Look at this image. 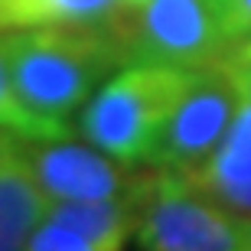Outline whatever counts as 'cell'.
I'll return each instance as SVG.
<instances>
[{"label":"cell","mask_w":251,"mask_h":251,"mask_svg":"<svg viewBox=\"0 0 251 251\" xmlns=\"http://www.w3.org/2000/svg\"><path fill=\"white\" fill-rule=\"evenodd\" d=\"M10 78L20 98L49 121L69 124L98 85L127 62L114 17L101 23H56V26L7 29L3 36Z\"/></svg>","instance_id":"obj_1"},{"label":"cell","mask_w":251,"mask_h":251,"mask_svg":"<svg viewBox=\"0 0 251 251\" xmlns=\"http://www.w3.org/2000/svg\"><path fill=\"white\" fill-rule=\"evenodd\" d=\"M193 69L124 62L78 108V134L127 167H150L157 140L186 92Z\"/></svg>","instance_id":"obj_2"},{"label":"cell","mask_w":251,"mask_h":251,"mask_svg":"<svg viewBox=\"0 0 251 251\" xmlns=\"http://www.w3.org/2000/svg\"><path fill=\"white\" fill-rule=\"evenodd\" d=\"M137 248L150 251H245L242 215L196 189L183 173L157 170L137 186Z\"/></svg>","instance_id":"obj_3"},{"label":"cell","mask_w":251,"mask_h":251,"mask_svg":"<svg viewBox=\"0 0 251 251\" xmlns=\"http://www.w3.org/2000/svg\"><path fill=\"white\" fill-rule=\"evenodd\" d=\"M114 29L127 62L199 69L228 52L215 0H147L134 10H118Z\"/></svg>","instance_id":"obj_4"},{"label":"cell","mask_w":251,"mask_h":251,"mask_svg":"<svg viewBox=\"0 0 251 251\" xmlns=\"http://www.w3.org/2000/svg\"><path fill=\"white\" fill-rule=\"evenodd\" d=\"M238 101H242V85L225 69L222 59L193 69L186 92L179 95L176 108L157 140L150 167L193 173L225 137L238 111Z\"/></svg>","instance_id":"obj_5"},{"label":"cell","mask_w":251,"mask_h":251,"mask_svg":"<svg viewBox=\"0 0 251 251\" xmlns=\"http://www.w3.org/2000/svg\"><path fill=\"white\" fill-rule=\"evenodd\" d=\"M20 157L26 160L33 179L49 199H118L137 189L127 163L108 157L88 140L75 144L69 137L52 140H17Z\"/></svg>","instance_id":"obj_6"},{"label":"cell","mask_w":251,"mask_h":251,"mask_svg":"<svg viewBox=\"0 0 251 251\" xmlns=\"http://www.w3.org/2000/svg\"><path fill=\"white\" fill-rule=\"evenodd\" d=\"M196 189L235 215H251V88H242V101L219 147L193 170L183 173Z\"/></svg>","instance_id":"obj_7"},{"label":"cell","mask_w":251,"mask_h":251,"mask_svg":"<svg viewBox=\"0 0 251 251\" xmlns=\"http://www.w3.org/2000/svg\"><path fill=\"white\" fill-rule=\"evenodd\" d=\"M46 219L72 225L92 242L95 251L124 248L137 225V189L118 199H49Z\"/></svg>","instance_id":"obj_8"},{"label":"cell","mask_w":251,"mask_h":251,"mask_svg":"<svg viewBox=\"0 0 251 251\" xmlns=\"http://www.w3.org/2000/svg\"><path fill=\"white\" fill-rule=\"evenodd\" d=\"M46 205L49 196L39 189L26 160L20 157V147L13 144V150L0 160V251L26 248L33 228L46 219Z\"/></svg>","instance_id":"obj_9"},{"label":"cell","mask_w":251,"mask_h":251,"mask_svg":"<svg viewBox=\"0 0 251 251\" xmlns=\"http://www.w3.org/2000/svg\"><path fill=\"white\" fill-rule=\"evenodd\" d=\"M121 10V0H0V29L101 23Z\"/></svg>","instance_id":"obj_10"},{"label":"cell","mask_w":251,"mask_h":251,"mask_svg":"<svg viewBox=\"0 0 251 251\" xmlns=\"http://www.w3.org/2000/svg\"><path fill=\"white\" fill-rule=\"evenodd\" d=\"M0 130H7L13 137H23V140H52V137H69V134H72L69 124L49 121V118L36 114L23 98H20L17 85L10 78L3 43H0Z\"/></svg>","instance_id":"obj_11"},{"label":"cell","mask_w":251,"mask_h":251,"mask_svg":"<svg viewBox=\"0 0 251 251\" xmlns=\"http://www.w3.org/2000/svg\"><path fill=\"white\" fill-rule=\"evenodd\" d=\"M26 248L29 251H95L82 232H75L72 225H62L56 219H43L26 238Z\"/></svg>","instance_id":"obj_12"},{"label":"cell","mask_w":251,"mask_h":251,"mask_svg":"<svg viewBox=\"0 0 251 251\" xmlns=\"http://www.w3.org/2000/svg\"><path fill=\"white\" fill-rule=\"evenodd\" d=\"M228 49L251 39V0H215Z\"/></svg>","instance_id":"obj_13"},{"label":"cell","mask_w":251,"mask_h":251,"mask_svg":"<svg viewBox=\"0 0 251 251\" xmlns=\"http://www.w3.org/2000/svg\"><path fill=\"white\" fill-rule=\"evenodd\" d=\"M222 62H225V69L238 78V85H242V88H251V39H248V43L232 46L222 56Z\"/></svg>","instance_id":"obj_14"},{"label":"cell","mask_w":251,"mask_h":251,"mask_svg":"<svg viewBox=\"0 0 251 251\" xmlns=\"http://www.w3.org/2000/svg\"><path fill=\"white\" fill-rule=\"evenodd\" d=\"M13 144H17V137H13V134H7V130H0V160L13 150Z\"/></svg>","instance_id":"obj_15"},{"label":"cell","mask_w":251,"mask_h":251,"mask_svg":"<svg viewBox=\"0 0 251 251\" xmlns=\"http://www.w3.org/2000/svg\"><path fill=\"white\" fill-rule=\"evenodd\" d=\"M242 232H245V251H251V215H242Z\"/></svg>","instance_id":"obj_16"},{"label":"cell","mask_w":251,"mask_h":251,"mask_svg":"<svg viewBox=\"0 0 251 251\" xmlns=\"http://www.w3.org/2000/svg\"><path fill=\"white\" fill-rule=\"evenodd\" d=\"M140 3H147V0H121V10H134V7H140Z\"/></svg>","instance_id":"obj_17"}]
</instances>
